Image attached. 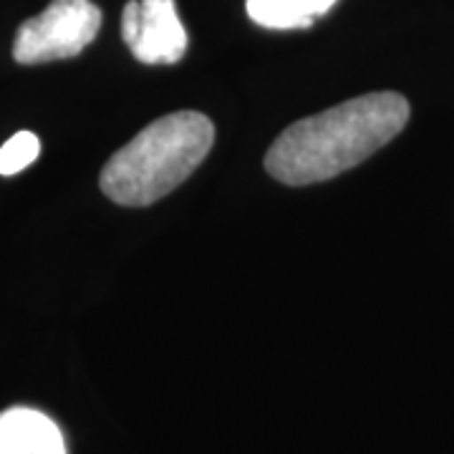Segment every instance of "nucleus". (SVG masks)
Here are the masks:
<instances>
[{
    "label": "nucleus",
    "mask_w": 454,
    "mask_h": 454,
    "mask_svg": "<svg viewBox=\"0 0 454 454\" xmlns=\"http://www.w3.org/2000/svg\"><path fill=\"white\" fill-rule=\"evenodd\" d=\"M0 454H66L64 434L43 411L13 406L0 411Z\"/></svg>",
    "instance_id": "obj_5"
},
{
    "label": "nucleus",
    "mask_w": 454,
    "mask_h": 454,
    "mask_svg": "<svg viewBox=\"0 0 454 454\" xmlns=\"http://www.w3.org/2000/svg\"><path fill=\"white\" fill-rule=\"evenodd\" d=\"M101 28V8L91 0H51L49 8L18 26L13 59L23 66L79 56Z\"/></svg>",
    "instance_id": "obj_3"
},
{
    "label": "nucleus",
    "mask_w": 454,
    "mask_h": 454,
    "mask_svg": "<svg viewBox=\"0 0 454 454\" xmlns=\"http://www.w3.org/2000/svg\"><path fill=\"white\" fill-rule=\"evenodd\" d=\"M339 0H245L253 23L273 31L309 28L324 18Z\"/></svg>",
    "instance_id": "obj_6"
},
{
    "label": "nucleus",
    "mask_w": 454,
    "mask_h": 454,
    "mask_svg": "<svg viewBox=\"0 0 454 454\" xmlns=\"http://www.w3.org/2000/svg\"><path fill=\"white\" fill-rule=\"evenodd\" d=\"M409 114V101L396 91L343 101L280 131L265 152V169L291 187L339 177L389 145Z\"/></svg>",
    "instance_id": "obj_1"
},
{
    "label": "nucleus",
    "mask_w": 454,
    "mask_h": 454,
    "mask_svg": "<svg viewBox=\"0 0 454 454\" xmlns=\"http://www.w3.org/2000/svg\"><path fill=\"white\" fill-rule=\"evenodd\" d=\"M215 145L210 116L192 109L152 121L116 149L98 175V187L116 205L146 207L192 177Z\"/></svg>",
    "instance_id": "obj_2"
},
{
    "label": "nucleus",
    "mask_w": 454,
    "mask_h": 454,
    "mask_svg": "<svg viewBox=\"0 0 454 454\" xmlns=\"http://www.w3.org/2000/svg\"><path fill=\"white\" fill-rule=\"evenodd\" d=\"M41 154V139L33 131H18L0 146V175L11 177L31 167Z\"/></svg>",
    "instance_id": "obj_7"
},
{
    "label": "nucleus",
    "mask_w": 454,
    "mask_h": 454,
    "mask_svg": "<svg viewBox=\"0 0 454 454\" xmlns=\"http://www.w3.org/2000/svg\"><path fill=\"white\" fill-rule=\"evenodd\" d=\"M121 38L134 59L149 66L177 64L190 43L175 0H129L121 13Z\"/></svg>",
    "instance_id": "obj_4"
}]
</instances>
